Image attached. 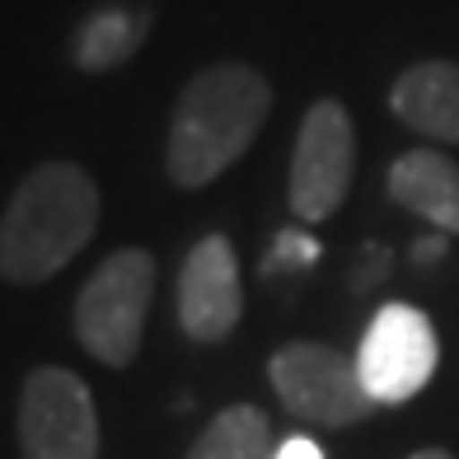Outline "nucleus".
Instances as JSON below:
<instances>
[{"label": "nucleus", "mask_w": 459, "mask_h": 459, "mask_svg": "<svg viewBox=\"0 0 459 459\" xmlns=\"http://www.w3.org/2000/svg\"><path fill=\"white\" fill-rule=\"evenodd\" d=\"M145 43V10H122L108 5L85 19V29L75 38V66L80 71H113L122 66L136 48Z\"/></svg>", "instance_id": "nucleus-11"}, {"label": "nucleus", "mask_w": 459, "mask_h": 459, "mask_svg": "<svg viewBox=\"0 0 459 459\" xmlns=\"http://www.w3.org/2000/svg\"><path fill=\"white\" fill-rule=\"evenodd\" d=\"M394 117L417 136L459 145V61H417L389 90Z\"/></svg>", "instance_id": "nucleus-9"}, {"label": "nucleus", "mask_w": 459, "mask_h": 459, "mask_svg": "<svg viewBox=\"0 0 459 459\" xmlns=\"http://www.w3.org/2000/svg\"><path fill=\"white\" fill-rule=\"evenodd\" d=\"M24 459H99V412L90 385L66 366H38L19 394Z\"/></svg>", "instance_id": "nucleus-6"}, {"label": "nucleus", "mask_w": 459, "mask_h": 459, "mask_svg": "<svg viewBox=\"0 0 459 459\" xmlns=\"http://www.w3.org/2000/svg\"><path fill=\"white\" fill-rule=\"evenodd\" d=\"M99 230V187L80 164L52 160L14 187L0 216V277L38 286L56 277Z\"/></svg>", "instance_id": "nucleus-2"}, {"label": "nucleus", "mask_w": 459, "mask_h": 459, "mask_svg": "<svg viewBox=\"0 0 459 459\" xmlns=\"http://www.w3.org/2000/svg\"><path fill=\"white\" fill-rule=\"evenodd\" d=\"M187 459H267V412L254 403L216 412L193 441Z\"/></svg>", "instance_id": "nucleus-12"}, {"label": "nucleus", "mask_w": 459, "mask_h": 459, "mask_svg": "<svg viewBox=\"0 0 459 459\" xmlns=\"http://www.w3.org/2000/svg\"><path fill=\"white\" fill-rule=\"evenodd\" d=\"M441 248H446V235H436V239H422V244H417V258H422V263H431L436 254H441Z\"/></svg>", "instance_id": "nucleus-16"}, {"label": "nucleus", "mask_w": 459, "mask_h": 459, "mask_svg": "<svg viewBox=\"0 0 459 459\" xmlns=\"http://www.w3.org/2000/svg\"><path fill=\"white\" fill-rule=\"evenodd\" d=\"M267 380L286 412L309 427H357L380 408L361 385L357 361H347L342 351L324 342H286L267 361Z\"/></svg>", "instance_id": "nucleus-4"}, {"label": "nucleus", "mask_w": 459, "mask_h": 459, "mask_svg": "<svg viewBox=\"0 0 459 459\" xmlns=\"http://www.w3.org/2000/svg\"><path fill=\"white\" fill-rule=\"evenodd\" d=\"M244 286L239 258L225 235H202L178 267V328L202 347L225 342L239 328Z\"/></svg>", "instance_id": "nucleus-8"}, {"label": "nucleus", "mask_w": 459, "mask_h": 459, "mask_svg": "<svg viewBox=\"0 0 459 459\" xmlns=\"http://www.w3.org/2000/svg\"><path fill=\"white\" fill-rule=\"evenodd\" d=\"M315 258H319V244H315V239L296 235V230H281L273 258H267V273H281V267H309Z\"/></svg>", "instance_id": "nucleus-13"}, {"label": "nucleus", "mask_w": 459, "mask_h": 459, "mask_svg": "<svg viewBox=\"0 0 459 459\" xmlns=\"http://www.w3.org/2000/svg\"><path fill=\"white\" fill-rule=\"evenodd\" d=\"M267 113H273V85L263 80V71L244 61L197 71L183 85L169 117V145H164L169 178L178 187L216 183L254 145Z\"/></svg>", "instance_id": "nucleus-1"}, {"label": "nucleus", "mask_w": 459, "mask_h": 459, "mask_svg": "<svg viewBox=\"0 0 459 459\" xmlns=\"http://www.w3.org/2000/svg\"><path fill=\"white\" fill-rule=\"evenodd\" d=\"M389 273V248L385 244H366L357 267H351V290H366L370 281H380Z\"/></svg>", "instance_id": "nucleus-14"}, {"label": "nucleus", "mask_w": 459, "mask_h": 459, "mask_svg": "<svg viewBox=\"0 0 459 459\" xmlns=\"http://www.w3.org/2000/svg\"><path fill=\"white\" fill-rule=\"evenodd\" d=\"M273 459H324V450H319V441H309V436H286L273 450Z\"/></svg>", "instance_id": "nucleus-15"}, {"label": "nucleus", "mask_w": 459, "mask_h": 459, "mask_svg": "<svg viewBox=\"0 0 459 459\" xmlns=\"http://www.w3.org/2000/svg\"><path fill=\"white\" fill-rule=\"evenodd\" d=\"M155 296V254L145 248H117L108 254L75 300V338L103 366H132L141 351L145 315Z\"/></svg>", "instance_id": "nucleus-3"}, {"label": "nucleus", "mask_w": 459, "mask_h": 459, "mask_svg": "<svg viewBox=\"0 0 459 459\" xmlns=\"http://www.w3.org/2000/svg\"><path fill=\"white\" fill-rule=\"evenodd\" d=\"M357 174V127L338 99H319L305 113L296 151H290L286 202L300 221H328L351 193Z\"/></svg>", "instance_id": "nucleus-5"}, {"label": "nucleus", "mask_w": 459, "mask_h": 459, "mask_svg": "<svg viewBox=\"0 0 459 459\" xmlns=\"http://www.w3.org/2000/svg\"><path fill=\"white\" fill-rule=\"evenodd\" d=\"M408 459H455L450 450H417V455H408Z\"/></svg>", "instance_id": "nucleus-17"}, {"label": "nucleus", "mask_w": 459, "mask_h": 459, "mask_svg": "<svg viewBox=\"0 0 459 459\" xmlns=\"http://www.w3.org/2000/svg\"><path fill=\"white\" fill-rule=\"evenodd\" d=\"M389 197L403 212L431 221L441 235H459V164L441 151H408L389 164Z\"/></svg>", "instance_id": "nucleus-10"}, {"label": "nucleus", "mask_w": 459, "mask_h": 459, "mask_svg": "<svg viewBox=\"0 0 459 459\" xmlns=\"http://www.w3.org/2000/svg\"><path fill=\"white\" fill-rule=\"evenodd\" d=\"M436 361H441V342L422 309L403 300L375 309L357 351L361 385L375 403H408L412 394H422L436 375Z\"/></svg>", "instance_id": "nucleus-7"}]
</instances>
